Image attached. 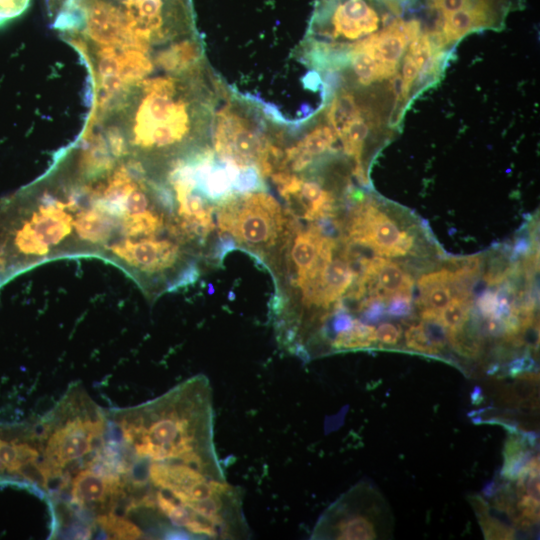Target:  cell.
Instances as JSON below:
<instances>
[{
  "label": "cell",
  "mask_w": 540,
  "mask_h": 540,
  "mask_svg": "<svg viewBox=\"0 0 540 540\" xmlns=\"http://www.w3.org/2000/svg\"><path fill=\"white\" fill-rule=\"evenodd\" d=\"M427 31L448 49L470 33L500 31L523 0H417Z\"/></svg>",
  "instance_id": "obj_1"
},
{
  "label": "cell",
  "mask_w": 540,
  "mask_h": 540,
  "mask_svg": "<svg viewBox=\"0 0 540 540\" xmlns=\"http://www.w3.org/2000/svg\"><path fill=\"white\" fill-rule=\"evenodd\" d=\"M221 232L256 251L273 247L287 227L279 203L265 192L232 195L218 213Z\"/></svg>",
  "instance_id": "obj_2"
},
{
  "label": "cell",
  "mask_w": 540,
  "mask_h": 540,
  "mask_svg": "<svg viewBox=\"0 0 540 540\" xmlns=\"http://www.w3.org/2000/svg\"><path fill=\"white\" fill-rule=\"evenodd\" d=\"M133 118L130 144L141 150H162L180 144L191 130L186 102L178 93L146 92Z\"/></svg>",
  "instance_id": "obj_3"
},
{
  "label": "cell",
  "mask_w": 540,
  "mask_h": 540,
  "mask_svg": "<svg viewBox=\"0 0 540 540\" xmlns=\"http://www.w3.org/2000/svg\"><path fill=\"white\" fill-rule=\"evenodd\" d=\"M380 499L359 484L342 495L320 517L312 533L316 539L370 540L379 536Z\"/></svg>",
  "instance_id": "obj_4"
},
{
  "label": "cell",
  "mask_w": 540,
  "mask_h": 540,
  "mask_svg": "<svg viewBox=\"0 0 540 540\" xmlns=\"http://www.w3.org/2000/svg\"><path fill=\"white\" fill-rule=\"evenodd\" d=\"M51 431L48 438L45 456L41 465L45 482L60 475L68 465L76 464L92 452L104 431L101 417L84 416L68 417Z\"/></svg>",
  "instance_id": "obj_5"
},
{
  "label": "cell",
  "mask_w": 540,
  "mask_h": 540,
  "mask_svg": "<svg viewBox=\"0 0 540 540\" xmlns=\"http://www.w3.org/2000/svg\"><path fill=\"white\" fill-rule=\"evenodd\" d=\"M102 257L140 280L171 270L180 262L182 251L179 245L168 239L123 238L107 246Z\"/></svg>",
  "instance_id": "obj_6"
},
{
  "label": "cell",
  "mask_w": 540,
  "mask_h": 540,
  "mask_svg": "<svg viewBox=\"0 0 540 540\" xmlns=\"http://www.w3.org/2000/svg\"><path fill=\"white\" fill-rule=\"evenodd\" d=\"M400 233L397 224L371 203L357 209L348 227L349 243L367 247L381 257H391Z\"/></svg>",
  "instance_id": "obj_7"
},
{
  "label": "cell",
  "mask_w": 540,
  "mask_h": 540,
  "mask_svg": "<svg viewBox=\"0 0 540 540\" xmlns=\"http://www.w3.org/2000/svg\"><path fill=\"white\" fill-rule=\"evenodd\" d=\"M334 240L325 235L319 226L312 225L299 232L291 248L295 269V283L299 288L314 281L332 260Z\"/></svg>",
  "instance_id": "obj_8"
},
{
  "label": "cell",
  "mask_w": 540,
  "mask_h": 540,
  "mask_svg": "<svg viewBox=\"0 0 540 540\" xmlns=\"http://www.w3.org/2000/svg\"><path fill=\"white\" fill-rule=\"evenodd\" d=\"M354 277L355 272L347 258L331 260L318 278L300 288L302 305L328 308L342 297Z\"/></svg>",
  "instance_id": "obj_9"
},
{
  "label": "cell",
  "mask_w": 540,
  "mask_h": 540,
  "mask_svg": "<svg viewBox=\"0 0 540 540\" xmlns=\"http://www.w3.org/2000/svg\"><path fill=\"white\" fill-rule=\"evenodd\" d=\"M84 147L77 160V173L81 181H96L108 176L116 167L117 159L112 155L102 134L87 132Z\"/></svg>",
  "instance_id": "obj_10"
},
{
  "label": "cell",
  "mask_w": 540,
  "mask_h": 540,
  "mask_svg": "<svg viewBox=\"0 0 540 540\" xmlns=\"http://www.w3.org/2000/svg\"><path fill=\"white\" fill-rule=\"evenodd\" d=\"M120 481L100 474L92 469L76 474L71 485V500L80 506H92L105 503L109 496L116 493Z\"/></svg>",
  "instance_id": "obj_11"
},
{
  "label": "cell",
  "mask_w": 540,
  "mask_h": 540,
  "mask_svg": "<svg viewBox=\"0 0 540 540\" xmlns=\"http://www.w3.org/2000/svg\"><path fill=\"white\" fill-rule=\"evenodd\" d=\"M119 76L129 90L139 86L154 69L149 53L136 48H118Z\"/></svg>",
  "instance_id": "obj_12"
},
{
  "label": "cell",
  "mask_w": 540,
  "mask_h": 540,
  "mask_svg": "<svg viewBox=\"0 0 540 540\" xmlns=\"http://www.w3.org/2000/svg\"><path fill=\"white\" fill-rule=\"evenodd\" d=\"M375 342V328L354 318L351 328L335 335L330 345L335 350H350L367 348Z\"/></svg>",
  "instance_id": "obj_13"
},
{
  "label": "cell",
  "mask_w": 540,
  "mask_h": 540,
  "mask_svg": "<svg viewBox=\"0 0 540 540\" xmlns=\"http://www.w3.org/2000/svg\"><path fill=\"white\" fill-rule=\"evenodd\" d=\"M472 301L469 297L454 296L439 312V318L447 330L461 327L469 318Z\"/></svg>",
  "instance_id": "obj_14"
},
{
  "label": "cell",
  "mask_w": 540,
  "mask_h": 540,
  "mask_svg": "<svg viewBox=\"0 0 540 540\" xmlns=\"http://www.w3.org/2000/svg\"><path fill=\"white\" fill-rule=\"evenodd\" d=\"M447 340L460 355L472 358L479 354V341L465 323L459 328L447 330Z\"/></svg>",
  "instance_id": "obj_15"
},
{
  "label": "cell",
  "mask_w": 540,
  "mask_h": 540,
  "mask_svg": "<svg viewBox=\"0 0 540 540\" xmlns=\"http://www.w3.org/2000/svg\"><path fill=\"white\" fill-rule=\"evenodd\" d=\"M99 524L116 538L136 539L143 535L141 529L132 521L113 514L100 516Z\"/></svg>",
  "instance_id": "obj_16"
},
{
  "label": "cell",
  "mask_w": 540,
  "mask_h": 540,
  "mask_svg": "<svg viewBox=\"0 0 540 540\" xmlns=\"http://www.w3.org/2000/svg\"><path fill=\"white\" fill-rule=\"evenodd\" d=\"M408 348L426 354H437L440 348L432 341L422 323L410 326L405 332Z\"/></svg>",
  "instance_id": "obj_17"
},
{
  "label": "cell",
  "mask_w": 540,
  "mask_h": 540,
  "mask_svg": "<svg viewBox=\"0 0 540 540\" xmlns=\"http://www.w3.org/2000/svg\"><path fill=\"white\" fill-rule=\"evenodd\" d=\"M452 299L448 284L436 285L420 292V302L424 308L440 312Z\"/></svg>",
  "instance_id": "obj_18"
},
{
  "label": "cell",
  "mask_w": 540,
  "mask_h": 540,
  "mask_svg": "<svg viewBox=\"0 0 540 540\" xmlns=\"http://www.w3.org/2000/svg\"><path fill=\"white\" fill-rule=\"evenodd\" d=\"M104 137L110 152L118 161L123 160L129 154L128 142L124 132L119 127L109 126Z\"/></svg>",
  "instance_id": "obj_19"
},
{
  "label": "cell",
  "mask_w": 540,
  "mask_h": 540,
  "mask_svg": "<svg viewBox=\"0 0 540 540\" xmlns=\"http://www.w3.org/2000/svg\"><path fill=\"white\" fill-rule=\"evenodd\" d=\"M30 0H0V28L22 16Z\"/></svg>",
  "instance_id": "obj_20"
},
{
  "label": "cell",
  "mask_w": 540,
  "mask_h": 540,
  "mask_svg": "<svg viewBox=\"0 0 540 540\" xmlns=\"http://www.w3.org/2000/svg\"><path fill=\"white\" fill-rule=\"evenodd\" d=\"M453 272L448 269L431 272L421 276L417 282L419 291L422 292L436 285L451 284Z\"/></svg>",
  "instance_id": "obj_21"
},
{
  "label": "cell",
  "mask_w": 540,
  "mask_h": 540,
  "mask_svg": "<svg viewBox=\"0 0 540 540\" xmlns=\"http://www.w3.org/2000/svg\"><path fill=\"white\" fill-rule=\"evenodd\" d=\"M376 342L395 345L401 337V330L391 323H382L375 329Z\"/></svg>",
  "instance_id": "obj_22"
},
{
  "label": "cell",
  "mask_w": 540,
  "mask_h": 540,
  "mask_svg": "<svg viewBox=\"0 0 540 540\" xmlns=\"http://www.w3.org/2000/svg\"><path fill=\"white\" fill-rule=\"evenodd\" d=\"M477 307L485 318L494 317L498 307L496 292L485 290L478 298Z\"/></svg>",
  "instance_id": "obj_23"
},
{
  "label": "cell",
  "mask_w": 540,
  "mask_h": 540,
  "mask_svg": "<svg viewBox=\"0 0 540 540\" xmlns=\"http://www.w3.org/2000/svg\"><path fill=\"white\" fill-rule=\"evenodd\" d=\"M411 311V297L409 294H398L390 298L387 307L389 315L400 317L409 314Z\"/></svg>",
  "instance_id": "obj_24"
},
{
  "label": "cell",
  "mask_w": 540,
  "mask_h": 540,
  "mask_svg": "<svg viewBox=\"0 0 540 540\" xmlns=\"http://www.w3.org/2000/svg\"><path fill=\"white\" fill-rule=\"evenodd\" d=\"M413 245L414 236L408 231H401L399 239L391 252V257L406 255Z\"/></svg>",
  "instance_id": "obj_25"
},
{
  "label": "cell",
  "mask_w": 540,
  "mask_h": 540,
  "mask_svg": "<svg viewBox=\"0 0 540 540\" xmlns=\"http://www.w3.org/2000/svg\"><path fill=\"white\" fill-rule=\"evenodd\" d=\"M530 251V243L526 238L518 239L514 245V254L519 255H527Z\"/></svg>",
  "instance_id": "obj_26"
},
{
  "label": "cell",
  "mask_w": 540,
  "mask_h": 540,
  "mask_svg": "<svg viewBox=\"0 0 540 540\" xmlns=\"http://www.w3.org/2000/svg\"><path fill=\"white\" fill-rule=\"evenodd\" d=\"M46 5L49 11V14L52 17H55L57 13L61 10L67 0H45Z\"/></svg>",
  "instance_id": "obj_27"
}]
</instances>
